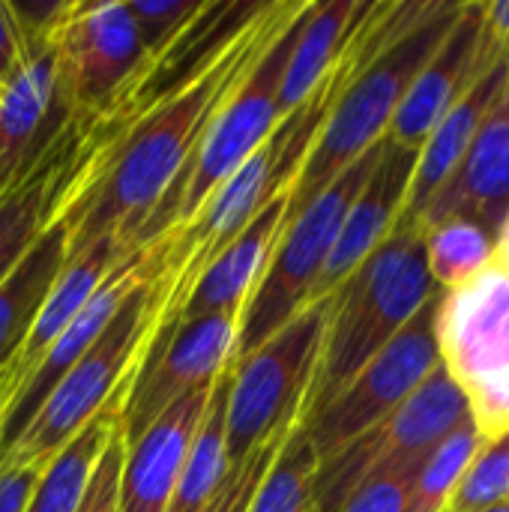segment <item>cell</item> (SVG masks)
<instances>
[{
	"instance_id": "obj_10",
	"label": "cell",
	"mask_w": 509,
	"mask_h": 512,
	"mask_svg": "<svg viewBox=\"0 0 509 512\" xmlns=\"http://www.w3.org/2000/svg\"><path fill=\"white\" fill-rule=\"evenodd\" d=\"M60 84L78 120L105 117L147 66L126 3H69L57 27Z\"/></svg>"
},
{
	"instance_id": "obj_40",
	"label": "cell",
	"mask_w": 509,
	"mask_h": 512,
	"mask_svg": "<svg viewBox=\"0 0 509 512\" xmlns=\"http://www.w3.org/2000/svg\"><path fill=\"white\" fill-rule=\"evenodd\" d=\"M495 261H498V264H501V267L509 273V255H504V258H495Z\"/></svg>"
},
{
	"instance_id": "obj_1",
	"label": "cell",
	"mask_w": 509,
	"mask_h": 512,
	"mask_svg": "<svg viewBox=\"0 0 509 512\" xmlns=\"http://www.w3.org/2000/svg\"><path fill=\"white\" fill-rule=\"evenodd\" d=\"M303 6L306 0L264 3L189 81L147 105L108 147L87 144L84 171L60 210L69 225V255L105 237L135 246L141 228L189 171L225 102Z\"/></svg>"
},
{
	"instance_id": "obj_21",
	"label": "cell",
	"mask_w": 509,
	"mask_h": 512,
	"mask_svg": "<svg viewBox=\"0 0 509 512\" xmlns=\"http://www.w3.org/2000/svg\"><path fill=\"white\" fill-rule=\"evenodd\" d=\"M509 78L507 51L474 81V87L444 114V120L432 129L426 144L417 153V168L411 177L408 201L399 216V222L417 225L423 207L432 201V195L441 189V183L453 174V168L462 162L468 147L474 144L477 132L495 111V105L504 96Z\"/></svg>"
},
{
	"instance_id": "obj_38",
	"label": "cell",
	"mask_w": 509,
	"mask_h": 512,
	"mask_svg": "<svg viewBox=\"0 0 509 512\" xmlns=\"http://www.w3.org/2000/svg\"><path fill=\"white\" fill-rule=\"evenodd\" d=\"M12 393H15V375H12V369H9V372H0V414L6 411Z\"/></svg>"
},
{
	"instance_id": "obj_6",
	"label": "cell",
	"mask_w": 509,
	"mask_h": 512,
	"mask_svg": "<svg viewBox=\"0 0 509 512\" xmlns=\"http://www.w3.org/2000/svg\"><path fill=\"white\" fill-rule=\"evenodd\" d=\"M327 315L330 297L315 300L252 354L234 360L225 405L231 465L246 462L273 435L303 420Z\"/></svg>"
},
{
	"instance_id": "obj_3",
	"label": "cell",
	"mask_w": 509,
	"mask_h": 512,
	"mask_svg": "<svg viewBox=\"0 0 509 512\" xmlns=\"http://www.w3.org/2000/svg\"><path fill=\"white\" fill-rule=\"evenodd\" d=\"M465 3H444L414 27L372 48L342 84L321 132L306 156L288 201V219L306 210L351 162L369 153L390 129L408 87L453 30Z\"/></svg>"
},
{
	"instance_id": "obj_34",
	"label": "cell",
	"mask_w": 509,
	"mask_h": 512,
	"mask_svg": "<svg viewBox=\"0 0 509 512\" xmlns=\"http://www.w3.org/2000/svg\"><path fill=\"white\" fill-rule=\"evenodd\" d=\"M414 471H384L360 483L336 512H408Z\"/></svg>"
},
{
	"instance_id": "obj_33",
	"label": "cell",
	"mask_w": 509,
	"mask_h": 512,
	"mask_svg": "<svg viewBox=\"0 0 509 512\" xmlns=\"http://www.w3.org/2000/svg\"><path fill=\"white\" fill-rule=\"evenodd\" d=\"M123 459H126V438H123V429L117 426L105 453L99 456V462L87 480V489H84L81 504L75 512H120Z\"/></svg>"
},
{
	"instance_id": "obj_11",
	"label": "cell",
	"mask_w": 509,
	"mask_h": 512,
	"mask_svg": "<svg viewBox=\"0 0 509 512\" xmlns=\"http://www.w3.org/2000/svg\"><path fill=\"white\" fill-rule=\"evenodd\" d=\"M75 120L60 84L57 33L27 36L0 90V189L24 177Z\"/></svg>"
},
{
	"instance_id": "obj_19",
	"label": "cell",
	"mask_w": 509,
	"mask_h": 512,
	"mask_svg": "<svg viewBox=\"0 0 509 512\" xmlns=\"http://www.w3.org/2000/svg\"><path fill=\"white\" fill-rule=\"evenodd\" d=\"M417 153L420 150H411L384 138V150L342 222L336 246L312 291V303L330 297L387 240V234L393 231V225L399 222L405 210L411 177L417 168Z\"/></svg>"
},
{
	"instance_id": "obj_26",
	"label": "cell",
	"mask_w": 509,
	"mask_h": 512,
	"mask_svg": "<svg viewBox=\"0 0 509 512\" xmlns=\"http://www.w3.org/2000/svg\"><path fill=\"white\" fill-rule=\"evenodd\" d=\"M234 363L216 378L213 396L207 402L204 420L198 426V435L189 447L183 474L177 480V489L171 495L168 512H204V507L216 498L222 489L231 459H228V435H225V405H228V384H231Z\"/></svg>"
},
{
	"instance_id": "obj_31",
	"label": "cell",
	"mask_w": 509,
	"mask_h": 512,
	"mask_svg": "<svg viewBox=\"0 0 509 512\" xmlns=\"http://www.w3.org/2000/svg\"><path fill=\"white\" fill-rule=\"evenodd\" d=\"M207 0H132L126 3L147 60L159 57L204 9Z\"/></svg>"
},
{
	"instance_id": "obj_4",
	"label": "cell",
	"mask_w": 509,
	"mask_h": 512,
	"mask_svg": "<svg viewBox=\"0 0 509 512\" xmlns=\"http://www.w3.org/2000/svg\"><path fill=\"white\" fill-rule=\"evenodd\" d=\"M162 261L165 252L156 267L132 288L90 351L57 381L15 444L3 453L0 465H33L42 471L93 417H99L114 402H126V393L141 369L153 324L159 318Z\"/></svg>"
},
{
	"instance_id": "obj_27",
	"label": "cell",
	"mask_w": 509,
	"mask_h": 512,
	"mask_svg": "<svg viewBox=\"0 0 509 512\" xmlns=\"http://www.w3.org/2000/svg\"><path fill=\"white\" fill-rule=\"evenodd\" d=\"M318 465L321 459L300 420L255 486L246 512H315Z\"/></svg>"
},
{
	"instance_id": "obj_23",
	"label": "cell",
	"mask_w": 509,
	"mask_h": 512,
	"mask_svg": "<svg viewBox=\"0 0 509 512\" xmlns=\"http://www.w3.org/2000/svg\"><path fill=\"white\" fill-rule=\"evenodd\" d=\"M138 246H132L129 240H120V237H105L87 249H81L78 255H69L63 273L57 276L15 366H12V375H15V390L18 384L36 369V363L45 357V351L57 342V336L75 321V315L90 303V297L99 291V285L111 276V270Z\"/></svg>"
},
{
	"instance_id": "obj_20",
	"label": "cell",
	"mask_w": 509,
	"mask_h": 512,
	"mask_svg": "<svg viewBox=\"0 0 509 512\" xmlns=\"http://www.w3.org/2000/svg\"><path fill=\"white\" fill-rule=\"evenodd\" d=\"M213 387L216 381L186 393L171 408H165L132 444H126L120 512H168Z\"/></svg>"
},
{
	"instance_id": "obj_29",
	"label": "cell",
	"mask_w": 509,
	"mask_h": 512,
	"mask_svg": "<svg viewBox=\"0 0 509 512\" xmlns=\"http://www.w3.org/2000/svg\"><path fill=\"white\" fill-rule=\"evenodd\" d=\"M426 267L441 291H456L495 261V237L471 222H444L423 231Z\"/></svg>"
},
{
	"instance_id": "obj_32",
	"label": "cell",
	"mask_w": 509,
	"mask_h": 512,
	"mask_svg": "<svg viewBox=\"0 0 509 512\" xmlns=\"http://www.w3.org/2000/svg\"><path fill=\"white\" fill-rule=\"evenodd\" d=\"M294 426H297V423H294ZM294 426H288V429H282L279 435H273V438H270L267 444H261L246 462L231 465V471H228L222 489H219L216 498L204 507V512H246L249 501H252L255 486H258L261 477L267 474L273 456L279 453V447L285 444V438L294 432Z\"/></svg>"
},
{
	"instance_id": "obj_35",
	"label": "cell",
	"mask_w": 509,
	"mask_h": 512,
	"mask_svg": "<svg viewBox=\"0 0 509 512\" xmlns=\"http://www.w3.org/2000/svg\"><path fill=\"white\" fill-rule=\"evenodd\" d=\"M39 468L33 465H0V512H24L36 489Z\"/></svg>"
},
{
	"instance_id": "obj_12",
	"label": "cell",
	"mask_w": 509,
	"mask_h": 512,
	"mask_svg": "<svg viewBox=\"0 0 509 512\" xmlns=\"http://www.w3.org/2000/svg\"><path fill=\"white\" fill-rule=\"evenodd\" d=\"M240 315L222 312L183 324L162 354L144 366L123 402L120 429L126 444H132L165 408L192 390L210 387L237 357Z\"/></svg>"
},
{
	"instance_id": "obj_5",
	"label": "cell",
	"mask_w": 509,
	"mask_h": 512,
	"mask_svg": "<svg viewBox=\"0 0 509 512\" xmlns=\"http://www.w3.org/2000/svg\"><path fill=\"white\" fill-rule=\"evenodd\" d=\"M309 3L300 9V15L279 33V39L267 48V54L258 60L252 75L243 81V87L225 102L213 126L207 129L204 141L195 150V159L177 189L162 201V207L153 213V219L141 228L135 237V246H150L153 240L180 231L210 198V192L234 174L279 126L282 105H279V90L282 78L297 42V33L303 27V18L309 12Z\"/></svg>"
},
{
	"instance_id": "obj_13",
	"label": "cell",
	"mask_w": 509,
	"mask_h": 512,
	"mask_svg": "<svg viewBox=\"0 0 509 512\" xmlns=\"http://www.w3.org/2000/svg\"><path fill=\"white\" fill-rule=\"evenodd\" d=\"M165 246H168V234L159 237V240H153L150 246L132 249L111 270V276L99 285V291L90 297V303L75 315V321L57 336V342L45 351V357L36 363V369L18 384V390L12 393L6 411L0 414V459L15 444V438L21 435V429L30 423V417L39 411V405L48 399V393L57 387V381L105 333V327L114 321V315L120 312V306L132 294V288L156 267V261L162 258Z\"/></svg>"
},
{
	"instance_id": "obj_39",
	"label": "cell",
	"mask_w": 509,
	"mask_h": 512,
	"mask_svg": "<svg viewBox=\"0 0 509 512\" xmlns=\"http://www.w3.org/2000/svg\"><path fill=\"white\" fill-rule=\"evenodd\" d=\"M483 512H509V501L507 504H498V507H492V510H483Z\"/></svg>"
},
{
	"instance_id": "obj_30",
	"label": "cell",
	"mask_w": 509,
	"mask_h": 512,
	"mask_svg": "<svg viewBox=\"0 0 509 512\" xmlns=\"http://www.w3.org/2000/svg\"><path fill=\"white\" fill-rule=\"evenodd\" d=\"M509 501V432L483 441L441 512H483Z\"/></svg>"
},
{
	"instance_id": "obj_22",
	"label": "cell",
	"mask_w": 509,
	"mask_h": 512,
	"mask_svg": "<svg viewBox=\"0 0 509 512\" xmlns=\"http://www.w3.org/2000/svg\"><path fill=\"white\" fill-rule=\"evenodd\" d=\"M69 261V225L57 216L0 279V372H9Z\"/></svg>"
},
{
	"instance_id": "obj_8",
	"label": "cell",
	"mask_w": 509,
	"mask_h": 512,
	"mask_svg": "<svg viewBox=\"0 0 509 512\" xmlns=\"http://www.w3.org/2000/svg\"><path fill=\"white\" fill-rule=\"evenodd\" d=\"M465 417H471L468 396L447 366L438 363L390 417L318 465L315 512H336L360 483L375 474L417 471Z\"/></svg>"
},
{
	"instance_id": "obj_16",
	"label": "cell",
	"mask_w": 509,
	"mask_h": 512,
	"mask_svg": "<svg viewBox=\"0 0 509 512\" xmlns=\"http://www.w3.org/2000/svg\"><path fill=\"white\" fill-rule=\"evenodd\" d=\"M288 201H291V192H282L276 201H270L216 258L213 264L195 279L192 291L186 294L183 306L177 309V315L171 318V324L153 336L144 348V357H141V369L150 366L162 348L171 342V336L189 324V321H198V318H207V315H222V312H234L240 315L249 303V297L255 294L264 270H267V261L273 255V246L279 243L282 237V228L288 222ZM138 369V372H141Z\"/></svg>"
},
{
	"instance_id": "obj_37",
	"label": "cell",
	"mask_w": 509,
	"mask_h": 512,
	"mask_svg": "<svg viewBox=\"0 0 509 512\" xmlns=\"http://www.w3.org/2000/svg\"><path fill=\"white\" fill-rule=\"evenodd\" d=\"M483 27L486 33L501 45H509V0H492V3H483Z\"/></svg>"
},
{
	"instance_id": "obj_15",
	"label": "cell",
	"mask_w": 509,
	"mask_h": 512,
	"mask_svg": "<svg viewBox=\"0 0 509 512\" xmlns=\"http://www.w3.org/2000/svg\"><path fill=\"white\" fill-rule=\"evenodd\" d=\"M504 54L483 27V3H465L453 30L408 87L387 138L420 150L444 114L474 87V81Z\"/></svg>"
},
{
	"instance_id": "obj_18",
	"label": "cell",
	"mask_w": 509,
	"mask_h": 512,
	"mask_svg": "<svg viewBox=\"0 0 509 512\" xmlns=\"http://www.w3.org/2000/svg\"><path fill=\"white\" fill-rule=\"evenodd\" d=\"M84 162L87 120H75L24 177L0 189V279L60 216L72 186L84 171Z\"/></svg>"
},
{
	"instance_id": "obj_41",
	"label": "cell",
	"mask_w": 509,
	"mask_h": 512,
	"mask_svg": "<svg viewBox=\"0 0 509 512\" xmlns=\"http://www.w3.org/2000/svg\"><path fill=\"white\" fill-rule=\"evenodd\" d=\"M504 51H507V60H509V45H507V48H504Z\"/></svg>"
},
{
	"instance_id": "obj_14",
	"label": "cell",
	"mask_w": 509,
	"mask_h": 512,
	"mask_svg": "<svg viewBox=\"0 0 509 512\" xmlns=\"http://www.w3.org/2000/svg\"><path fill=\"white\" fill-rule=\"evenodd\" d=\"M441 363L468 393L509 372V273L492 261L477 279L441 291Z\"/></svg>"
},
{
	"instance_id": "obj_7",
	"label": "cell",
	"mask_w": 509,
	"mask_h": 512,
	"mask_svg": "<svg viewBox=\"0 0 509 512\" xmlns=\"http://www.w3.org/2000/svg\"><path fill=\"white\" fill-rule=\"evenodd\" d=\"M384 138L357 162H351L306 210H300L294 219L285 222L282 237L267 261V270L255 294L249 297L246 309L240 312L234 360L252 354L258 345H264L276 330H282L294 315H300L312 303V291L336 246L342 222L357 192L369 180L384 150Z\"/></svg>"
},
{
	"instance_id": "obj_9",
	"label": "cell",
	"mask_w": 509,
	"mask_h": 512,
	"mask_svg": "<svg viewBox=\"0 0 509 512\" xmlns=\"http://www.w3.org/2000/svg\"><path fill=\"white\" fill-rule=\"evenodd\" d=\"M438 303L441 288L384 351H378L318 414L303 420L321 462L390 417L441 363Z\"/></svg>"
},
{
	"instance_id": "obj_28",
	"label": "cell",
	"mask_w": 509,
	"mask_h": 512,
	"mask_svg": "<svg viewBox=\"0 0 509 512\" xmlns=\"http://www.w3.org/2000/svg\"><path fill=\"white\" fill-rule=\"evenodd\" d=\"M483 432L477 429L474 417H465L414 471L408 489V512H441L450 495L456 492L462 474L474 462L477 450L483 447Z\"/></svg>"
},
{
	"instance_id": "obj_36",
	"label": "cell",
	"mask_w": 509,
	"mask_h": 512,
	"mask_svg": "<svg viewBox=\"0 0 509 512\" xmlns=\"http://www.w3.org/2000/svg\"><path fill=\"white\" fill-rule=\"evenodd\" d=\"M21 51H24V36H21L18 21H15L12 3L0 0V90L9 81V75L15 72Z\"/></svg>"
},
{
	"instance_id": "obj_24",
	"label": "cell",
	"mask_w": 509,
	"mask_h": 512,
	"mask_svg": "<svg viewBox=\"0 0 509 512\" xmlns=\"http://www.w3.org/2000/svg\"><path fill=\"white\" fill-rule=\"evenodd\" d=\"M369 9L372 3L360 0L309 3L279 90L282 114H291L297 105H303L315 93V87L336 69Z\"/></svg>"
},
{
	"instance_id": "obj_25",
	"label": "cell",
	"mask_w": 509,
	"mask_h": 512,
	"mask_svg": "<svg viewBox=\"0 0 509 512\" xmlns=\"http://www.w3.org/2000/svg\"><path fill=\"white\" fill-rule=\"evenodd\" d=\"M123 402H114L99 417H93L39 474L36 489L27 501L24 512H75L81 504V495L87 489V480L105 453L114 429L120 426Z\"/></svg>"
},
{
	"instance_id": "obj_2",
	"label": "cell",
	"mask_w": 509,
	"mask_h": 512,
	"mask_svg": "<svg viewBox=\"0 0 509 512\" xmlns=\"http://www.w3.org/2000/svg\"><path fill=\"white\" fill-rule=\"evenodd\" d=\"M423 231L396 222L387 240L330 294V315L303 420L318 414L435 294Z\"/></svg>"
},
{
	"instance_id": "obj_17",
	"label": "cell",
	"mask_w": 509,
	"mask_h": 512,
	"mask_svg": "<svg viewBox=\"0 0 509 512\" xmlns=\"http://www.w3.org/2000/svg\"><path fill=\"white\" fill-rule=\"evenodd\" d=\"M509 216V78L501 102L477 132L474 144L423 207L417 228L471 222L498 240Z\"/></svg>"
}]
</instances>
